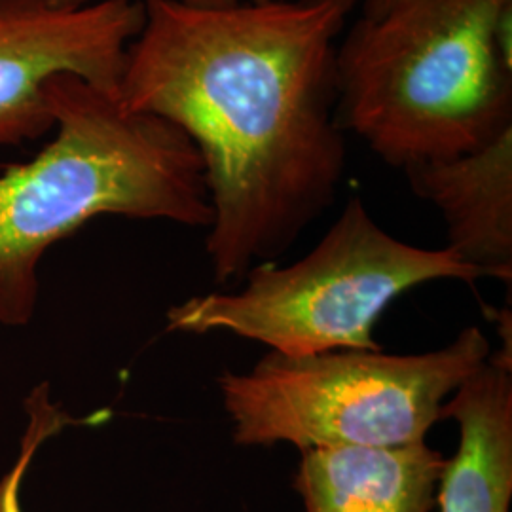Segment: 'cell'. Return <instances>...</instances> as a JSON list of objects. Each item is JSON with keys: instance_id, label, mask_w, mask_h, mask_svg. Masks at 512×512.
<instances>
[{"instance_id": "cell-1", "label": "cell", "mask_w": 512, "mask_h": 512, "mask_svg": "<svg viewBox=\"0 0 512 512\" xmlns=\"http://www.w3.org/2000/svg\"><path fill=\"white\" fill-rule=\"evenodd\" d=\"M118 86L202 158L215 281L274 262L336 200L346 171L338 46L361 0L190 8L143 0Z\"/></svg>"}, {"instance_id": "cell-2", "label": "cell", "mask_w": 512, "mask_h": 512, "mask_svg": "<svg viewBox=\"0 0 512 512\" xmlns=\"http://www.w3.org/2000/svg\"><path fill=\"white\" fill-rule=\"evenodd\" d=\"M46 97L54 139L0 173V323L8 327L33 319L40 258L95 217L194 228L213 220L202 158L181 129L73 74L54 76Z\"/></svg>"}, {"instance_id": "cell-3", "label": "cell", "mask_w": 512, "mask_h": 512, "mask_svg": "<svg viewBox=\"0 0 512 512\" xmlns=\"http://www.w3.org/2000/svg\"><path fill=\"white\" fill-rule=\"evenodd\" d=\"M512 0H406L338 46V116L393 167L456 158L512 128Z\"/></svg>"}, {"instance_id": "cell-4", "label": "cell", "mask_w": 512, "mask_h": 512, "mask_svg": "<svg viewBox=\"0 0 512 512\" xmlns=\"http://www.w3.org/2000/svg\"><path fill=\"white\" fill-rule=\"evenodd\" d=\"M234 293L188 298L167 313V329L230 332L285 357L338 349L378 351L374 327L389 304L427 281L475 283L480 275L452 249L393 238L351 198L315 249L289 266L260 264Z\"/></svg>"}, {"instance_id": "cell-5", "label": "cell", "mask_w": 512, "mask_h": 512, "mask_svg": "<svg viewBox=\"0 0 512 512\" xmlns=\"http://www.w3.org/2000/svg\"><path fill=\"white\" fill-rule=\"evenodd\" d=\"M490 355L478 327L416 355L272 351L245 374H224L220 395L238 446L403 448L425 442L442 406Z\"/></svg>"}, {"instance_id": "cell-6", "label": "cell", "mask_w": 512, "mask_h": 512, "mask_svg": "<svg viewBox=\"0 0 512 512\" xmlns=\"http://www.w3.org/2000/svg\"><path fill=\"white\" fill-rule=\"evenodd\" d=\"M143 0H93L55 8L46 0L0 2V147L37 141L54 129L46 88L73 74L118 92Z\"/></svg>"}, {"instance_id": "cell-7", "label": "cell", "mask_w": 512, "mask_h": 512, "mask_svg": "<svg viewBox=\"0 0 512 512\" xmlns=\"http://www.w3.org/2000/svg\"><path fill=\"white\" fill-rule=\"evenodd\" d=\"M412 190L439 209L448 249L480 277L512 279V128L484 147L404 171Z\"/></svg>"}, {"instance_id": "cell-8", "label": "cell", "mask_w": 512, "mask_h": 512, "mask_svg": "<svg viewBox=\"0 0 512 512\" xmlns=\"http://www.w3.org/2000/svg\"><path fill=\"white\" fill-rule=\"evenodd\" d=\"M458 423L456 454L437 488L440 512H509L512 501V363L501 349L442 406Z\"/></svg>"}, {"instance_id": "cell-9", "label": "cell", "mask_w": 512, "mask_h": 512, "mask_svg": "<svg viewBox=\"0 0 512 512\" xmlns=\"http://www.w3.org/2000/svg\"><path fill=\"white\" fill-rule=\"evenodd\" d=\"M444 465L425 442L315 448L302 452L293 484L304 512H431Z\"/></svg>"}, {"instance_id": "cell-10", "label": "cell", "mask_w": 512, "mask_h": 512, "mask_svg": "<svg viewBox=\"0 0 512 512\" xmlns=\"http://www.w3.org/2000/svg\"><path fill=\"white\" fill-rule=\"evenodd\" d=\"M29 406V427L21 440V452L14 469L0 480V512H21L19 488L27 473V467L37 454L38 446L44 440L59 433L67 423H74L65 412H61L48 399V387L40 385L27 401Z\"/></svg>"}, {"instance_id": "cell-11", "label": "cell", "mask_w": 512, "mask_h": 512, "mask_svg": "<svg viewBox=\"0 0 512 512\" xmlns=\"http://www.w3.org/2000/svg\"><path fill=\"white\" fill-rule=\"evenodd\" d=\"M183 6L190 8H203V10H215V8H230L238 4H264V2H275V0H175Z\"/></svg>"}, {"instance_id": "cell-12", "label": "cell", "mask_w": 512, "mask_h": 512, "mask_svg": "<svg viewBox=\"0 0 512 512\" xmlns=\"http://www.w3.org/2000/svg\"><path fill=\"white\" fill-rule=\"evenodd\" d=\"M406 0H361V6H359V14L361 16H382L385 12L397 8L399 4H403Z\"/></svg>"}, {"instance_id": "cell-13", "label": "cell", "mask_w": 512, "mask_h": 512, "mask_svg": "<svg viewBox=\"0 0 512 512\" xmlns=\"http://www.w3.org/2000/svg\"><path fill=\"white\" fill-rule=\"evenodd\" d=\"M4 2V0H0ZM48 4H52L55 8H80V6H86L93 0H46Z\"/></svg>"}]
</instances>
